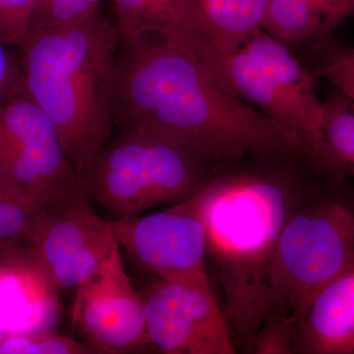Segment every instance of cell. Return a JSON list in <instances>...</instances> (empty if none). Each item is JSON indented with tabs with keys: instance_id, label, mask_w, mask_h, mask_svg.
<instances>
[{
	"instance_id": "6da1fadb",
	"label": "cell",
	"mask_w": 354,
	"mask_h": 354,
	"mask_svg": "<svg viewBox=\"0 0 354 354\" xmlns=\"http://www.w3.org/2000/svg\"><path fill=\"white\" fill-rule=\"evenodd\" d=\"M118 111L127 129L171 140L206 162L293 150L268 116L230 94L196 59L162 38L128 44L118 71Z\"/></svg>"
},
{
	"instance_id": "7a4b0ae2",
	"label": "cell",
	"mask_w": 354,
	"mask_h": 354,
	"mask_svg": "<svg viewBox=\"0 0 354 354\" xmlns=\"http://www.w3.org/2000/svg\"><path fill=\"white\" fill-rule=\"evenodd\" d=\"M120 36L97 13L80 24L32 27L21 48L23 86L57 128L80 178L111 134Z\"/></svg>"
},
{
	"instance_id": "3957f363",
	"label": "cell",
	"mask_w": 354,
	"mask_h": 354,
	"mask_svg": "<svg viewBox=\"0 0 354 354\" xmlns=\"http://www.w3.org/2000/svg\"><path fill=\"white\" fill-rule=\"evenodd\" d=\"M207 209V258L215 267L225 314L247 348L269 313V271L279 232L293 212L290 188L257 176L213 180Z\"/></svg>"
},
{
	"instance_id": "277c9868",
	"label": "cell",
	"mask_w": 354,
	"mask_h": 354,
	"mask_svg": "<svg viewBox=\"0 0 354 354\" xmlns=\"http://www.w3.org/2000/svg\"><path fill=\"white\" fill-rule=\"evenodd\" d=\"M353 264L354 193L330 191L293 209L279 232L270 266L266 318L299 330L319 291Z\"/></svg>"
},
{
	"instance_id": "5b68a950",
	"label": "cell",
	"mask_w": 354,
	"mask_h": 354,
	"mask_svg": "<svg viewBox=\"0 0 354 354\" xmlns=\"http://www.w3.org/2000/svg\"><path fill=\"white\" fill-rule=\"evenodd\" d=\"M206 164L171 140L127 129L102 147L81 179L90 198L124 220L192 196L209 183Z\"/></svg>"
},
{
	"instance_id": "8992f818",
	"label": "cell",
	"mask_w": 354,
	"mask_h": 354,
	"mask_svg": "<svg viewBox=\"0 0 354 354\" xmlns=\"http://www.w3.org/2000/svg\"><path fill=\"white\" fill-rule=\"evenodd\" d=\"M220 84L230 94L259 106L293 150L319 167L325 104L317 95L313 73L299 64L286 44L260 30L223 64Z\"/></svg>"
},
{
	"instance_id": "52a82bcc",
	"label": "cell",
	"mask_w": 354,
	"mask_h": 354,
	"mask_svg": "<svg viewBox=\"0 0 354 354\" xmlns=\"http://www.w3.org/2000/svg\"><path fill=\"white\" fill-rule=\"evenodd\" d=\"M0 180L41 212L85 187L57 128L23 84L0 106Z\"/></svg>"
},
{
	"instance_id": "ba28073f",
	"label": "cell",
	"mask_w": 354,
	"mask_h": 354,
	"mask_svg": "<svg viewBox=\"0 0 354 354\" xmlns=\"http://www.w3.org/2000/svg\"><path fill=\"white\" fill-rule=\"evenodd\" d=\"M25 239L31 267L57 290H76L92 278L118 242L114 221L97 215L85 187L41 211Z\"/></svg>"
},
{
	"instance_id": "9c48e42d",
	"label": "cell",
	"mask_w": 354,
	"mask_h": 354,
	"mask_svg": "<svg viewBox=\"0 0 354 354\" xmlns=\"http://www.w3.org/2000/svg\"><path fill=\"white\" fill-rule=\"evenodd\" d=\"M212 183L165 211L114 221L116 239L135 264L167 281H209L207 209Z\"/></svg>"
},
{
	"instance_id": "30bf717a",
	"label": "cell",
	"mask_w": 354,
	"mask_h": 354,
	"mask_svg": "<svg viewBox=\"0 0 354 354\" xmlns=\"http://www.w3.org/2000/svg\"><path fill=\"white\" fill-rule=\"evenodd\" d=\"M149 342L165 354H234L227 314L211 281L158 279L145 295Z\"/></svg>"
},
{
	"instance_id": "8fae6325",
	"label": "cell",
	"mask_w": 354,
	"mask_h": 354,
	"mask_svg": "<svg viewBox=\"0 0 354 354\" xmlns=\"http://www.w3.org/2000/svg\"><path fill=\"white\" fill-rule=\"evenodd\" d=\"M72 321L93 353H129L150 344L145 300L128 276L118 242L97 274L76 288Z\"/></svg>"
},
{
	"instance_id": "7c38bea8",
	"label": "cell",
	"mask_w": 354,
	"mask_h": 354,
	"mask_svg": "<svg viewBox=\"0 0 354 354\" xmlns=\"http://www.w3.org/2000/svg\"><path fill=\"white\" fill-rule=\"evenodd\" d=\"M295 348L307 354H354V264L319 291Z\"/></svg>"
},
{
	"instance_id": "4fadbf2b",
	"label": "cell",
	"mask_w": 354,
	"mask_h": 354,
	"mask_svg": "<svg viewBox=\"0 0 354 354\" xmlns=\"http://www.w3.org/2000/svg\"><path fill=\"white\" fill-rule=\"evenodd\" d=\"M200 27L208 51L207 72L220 84L230 55L264 30L269 0H198Z\"/></svg>"
},
{
	"instance_id": "5bb4252c",
	"label": "cell",
	"mask_w": 354,
	"mask_h": 354,
	"mask_svg": "<svg viewBox=\"0 0 354 354\" xmlns=\"http://www.w3.org/2000/svg\"><path fill=\"white\" fill-rule=\"evenodd\" d=\"M354 14V0H269L264 30L283 44L318 41Z\"/></svg>"
},
{
	"instance_id": "9a60e30c",
	"label": "cell",
	"mask_w": 354,
	"mask_h": 354,
	"mask_svg": "<svg viewBox=\"0 0 354 354\" xmlns=\"http://www.w3.org/2000/svg\"><path fill=\"white\" fill-rule=\"evenodd\" d=\"M324 104L326 122L319 169L337 179L354 176V104L339 92Z\"/></svg>"
},
{
	"instance_id": "2e32d148",
	"label": "cell",
	"mask_w": 354,
	"mask_h": 354,
	"mask_svg": "<svg viewBox=\"0 0 354 354\" xmlns=\"http://www.w3.org/2000/svg\"><path fill=\"white\" fill-rule=\"evenodd\" d=\"M165 39L196 59L206 69L208 51L200 27L198 0H158Z\"/></svg>"
},
{
	"instance_id": "e0dca14e",
	"label": "cell",
	"mask_w": 354,
	"mask_h": 354,
	"mask_svg": "<svg viewBox=\"0 0 354 354\" xmlns=\"http://www.w3.org/2000/svg\"><path fill=\"white\" fill-rule=\"evenodd\" d=\"M314 77L326 79L354 104V48L332 37L317 41Z\"/></svg>"
},
{
	"instance_id": "ac0fdd59",
	"label": "cell",
	"mask_w": 354,
	"mask_h": 354,
	"mask_svg": "<svg viewBox=\"0 0 354 354\" xmlns=\"http://www.w3.org/2000/svg\"><path fill=\"white\" fill-rule=\"evenodd\" d=\"M118 30L127 44L150 35L162 36V18L158 0H113Z\"/></svg>"
},
{
	"instance_id": "d6986e66",
	"label": "cell",
	"mask_w": 354,
	"mask_h": 354,
	"mask_svg": "<svg viewBox=\"0 0 354 354\" xmlns=\"http://www.w3.org/2000/svg\"><path fill=\"white\" fill-rule=\"evenodd\" d=\"M39 213L17 191L0 180V244L26 239Z\"/></svg>"
},
{
	"instance_id": "ffe728a7",
	"label": "cell",
	"mask_w": 354,
	"mask_h": 354,
	"mask_svg": "<svg viewBox=\"0 0 354 354\" xmlns=\"http://www.w3.org/2000/svg\"><path fill=\"white\" fill-rule=\"evenodd\" d=\"M102 0H44L39 3L32 27L60 28L80 24L99 13Z\"/></svg>"
},
{
	"instance_id": "44dd1931",
	"label": "cell",
	"mask_w": 354,
	"mask_h": 354,
	"mask_svg": "<svg viewBox=\"0 0 354 354\" xmlns=\"http://www.w3.org/2000/svg\"><path fill=\"white\" fill-rule=\"evenodd\" d=\"M38 6L39 0H0V41L22 48Z\"/></svg>"
},
{
	"instance_id": "7402d4cb",
	"label": "cell",
	"mask_w": 354,
	"mask_h": 354,
	"mask_svg": "<svg viewBox=\"0 0 354 354\" xmlns=\"http://www.w3.org/2000/svg\"><path fill=\"white\" fill-rule=\"evenodd\" d=\"M22 69L0 41V106L22 86Z\"/></svg>"
},
{
	"instance_id": "603a6c76",
	"label": "cell",
	"mask_w": 354,
	"mask_h": 354,
	"mask_svg": "<svg viewBox=\"0 0 354 354\" xmlns=\"http://www.w3.org/2000/svg\"><path fill=\"white\" fill-rule=\"evenodd\" d=\"M44 1V0H39V3H41V2Z\"/></svg>"
}]
</instances>
